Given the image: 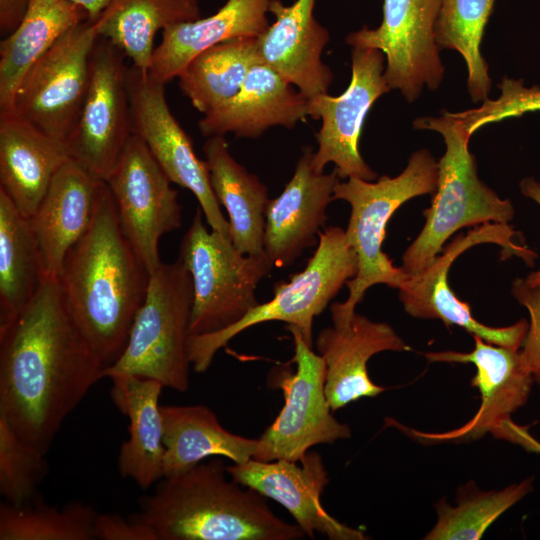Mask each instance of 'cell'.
Here are the masks:
<instances>
[{
    "label": "cell",
    "instance_id": "cell-1",
    "mask_svg": "<svg viewBox=\"0 0 540 540\" xmlns=\"http://www.w3.org/2000/svg\"><path fill=\"white\" fill-rule=\"evenodd\" d=\"M104 370L69 311L58 277L46 275L26 308L0 326V415L46 455Z\"/></svg>",
    "mask_w": 540,
    "mask_h": 540
},
{
    "label": "cell",
    "instance_id": "cell-2",
    "mask_svg": "<svg viewBox=\"0 0 540 540\" xmlns=\"http://www.w3.org/2000/svg\"><path fill=\"white\" fill-rule=\"evenodd\" d=\"M69 311L105 369L123 353L149 272L124 236L104 181L93 221L58 276Z\"/></svg>",
    "mask_w": 540,
    "mask_h": 540
},
{
    "label": "cell",
    "instance_id": "cell-3",
    "mask_svg": "<svg viewBox=\"0 0 540 540\" xmlns=\"http://www.w3.org/2000/svg\"><path fill=\"white\" fill-rule=\"evenodd\" d=\"M219 458L163 477L139 500L133 518L149 525L158 540H298L306 534L284 521L266 497L227 478Z\"/></svg>",
    "mask_w": 540,
    "mask_h": 540
},
{
    "label": "cell",
    "instance_id": "cell-4",
    "mask_svg": "<svg viewBox=\"0 0 540 540\" xmlns=\"http://www.w3.org/2000/svg\"><path fill=\"white\" fill-rule=\"evenodd\" d=\"M438 185V162L427 149L414 152L405 169L397 176H381L376 181L349 178L338 182L333 199L344 200L351 208L345 229L346 239L356 253L358 269L346 285L344 302L330 305L331 315L350 316L374 285L401 288L408 274L382 250L386 227L393 214L405 202L421 195H434Z\"/></svg>",
    "mask_w": 540,
    "mask_h": 540
},
{
    "label": "cell",
    "instance_id": "cell-5",
    "mask_svg": "<svg viewBox=\"0 0 540 540\" xmlns=\"http://www.w3.org/2000/svg\"><path fill=\"white\" fill-rule=\"evenodd\" d=\"M413 127L438 132L446 148L438 162L436 192L423 212L425 224L402 256L401 268L409 276L430 265L458 230L485 223L507 224L514 217L512 202L500 198L479 179L475 156L468 148L470 137L451 112L419 117Z\"/></svg>",
    "mask_w": 540,
    "mask_h": 540
},
{
    "label": "cell",
    "instance_id": "cell-6",
    "mask_svg": "<svg viewBox=\"0 0 540 540\" xmlns=\"http://www.w3.org/2000/svg\"><path fill=\"white\" fill-rule=\"evenodd\" d=\"M193 305L191 275L180 259L149 274L146 295L117 361L104 370L159 381L185 392L190 386L188 344Z\"/></svg>",
    "mask_w": 540,
    "mask_h": 540
},
{
    "label": "cell",
    "instance_id": "cell-7",
    "mask_svg": "<svg viewBox=\"0 0 540 540\" xmlns=\"http://www.w3.org/2000/svg\"><path fill=\"white\" fill-rule=\"evenodd\" d=\"M357 256L345 230L331 226L320 233L317 249L306 267L288 282L274 287L273 298L259 303L236 324L215 333L191 335L188 344L192 368L205 372L217 352L241 332L270 321H281L297 328L313 347V320L320 315L343 285L354 278Z\"/></svg>",
    "mask_w": 540,
    "mask_h": 540
},
{
    "label": "cell",
    "instance_id": "cell-8",
    "mask_svg": "<svg viewBox=\"0 0 540 540\" xmlns=\"http://www.w3.org/2000/svg\"><path fill=\"white\" fill-rule=\"evenodd\" d=\"M203 219L198 207L178 256L192 279L191 335L219 332L240 321L259 304L256 289L274 266L266 253H241L230 237L209 231Z\"/></svg>",
    "mask_w": 540,
    "mask_h": 540
},
{
    "label": "cell",
    "instance_id": "cell-9",
    "mask_svg": "<svg viewBox=\"0 0 540 540\" xmlns=\"http://www.w3.org/2000/svg\"><path fill=\"white\" fill-rule=\"evenodd\" d=\"M294 344L295 372L275 368L269 385L281 389L284 405L263 434L253 459L263 462L285 459L300 461L318 444H332L351 437L349 425L332 415L325 393L326 370L321 356L301 332L286 326Z\"/></svg>",
    "mask_w": 540,
    "mask_h": 540
},
{
    "label": "cell",
    "instance_id": "cell-10",
    "mask_svg": "<svg viewBox=\"0 0 540 540\" xmlns=\"http://www.w3.org/2000/svg\"><path fill=\"white\" fill-rule=\"evenodd\" d=\"M519 235L509 223H485L466 234L455 236L430 265L418 274L408 276L398 289L406 313L420 319H439L446 327L459 326L486 342L520 349L528 330L525 319L506 327L486 326L473 317L470 306L458 299L448 284L452 263L463 252L478 244H496L501 248L502 259L515 256L532 266L538 256L524 244L515 241Z\"/></svg>",
    "mask_w": 540,
    "mask_h": 540
},
{
    "label": "cell",
    "instance_id": "cell-11",
    "mask_svg": "<svg viewBox=\"0 0 540 540\" xmlns=\"http://www.w3.org/2000/svg\"><path fill=\"white\" fill-rule=\"evenodd\" d=\"M98 19L67 30L26 72L11 112L65 142L85 100Z\"/></svg>",
    "mask_w": 540,
    "mask_h": 540
},
{
    "label": "cell",
    "instance_id": "cell-12",
    "mask_svg": "<svg viewBox=\"0 0 540 540\" xmlns=\"http://www.w3.org/2000/svg\"><path fill=\"white\" fill-rule=\"evenodd\" d=\"M124 54L99 37L90 81L78 118L65 140L70 159L106 181L133 134L128 67Z\"/></svg>",
    "mask_w": 540,
    "mask_h": 540
},
{
    "label": "cell",
    "instance_id": "cell-13",
    "mask_svg": "<svg viewBox=\"0 0 540 540\" xmlns=\"http://www.w3.org/2000/svg\"><path fill=\"white\" fill-rule=\"evenodd\" d=\"M105 182L121 230L150 274L162 263L158 249L160 238L181 226L178 193L145 142L135 133Z\"/></svg>",
    "mask_w": 540,
    "mask_h": 540
},
{
    "label": "cell",
    "instance_id": "cell-14",
    "mask_svg": "<svg viewBox=\"0 0 540 540\" xmlns=\"http://www.w3.org/2000/svg\"><path fill=\"white\" fill-rule=\"evenodd\" d=\"M351 57V81L341 95L322 93L308 99L309 116L322 121L313 166L323 173L333 163L339 179L374 181L377 173L361 156L359 141L372 105L391 90L384 77L386 58L378 49L361 46L353 47Z\"/></svg>",
    "mask_w": 540,
    "mask_h": 540
},
{
    "label": "cell",
    "instance_id": "cell-15",
    "mask_svg": "<svg viewBox=\"0 0 540 540\" xmlns=\"http://www.w3.org/2000/svg\"><path fill=\"white\" fill-rule=\"evenodd\" d=\"M442 0H384L379 27H363L346 42L375 48L386 58L385 80L408 102L418 98L424 86L437 89L444 77L435 24Z\"/></svg>",
    "mask_w": 540,
    "mask_h": 540
},
{
    "label": "cell",
    "instance_id": "cell-16",
    "mask_svg": "<svg viewBox=\"0 0 540 540\" xmlns=\"http://www.w3.org/2000/svg\"><path fill=\"white\" fill-rule=\"evenodd\" d=\"M164 86L133 66L128 68L133 133L145 142L170 181L193 193L211 230L230 237L207 163L197 157L191 138L171 113Z\"/></svg>",
    "mask_w": 540,
    "mask_h": 540
},
{
    "label": "cell",
    "instance_id": "cell-17",
    "mask_svg": "<svg viewBox=\"0 0 540 540\" xmlns=\"http://www.w3.org/2000/svg\"><path fill=\"white\" fill-rule=\"evenodd\" d=\"M475 346L469 353L454 351L428 352L431 362L472 363L476 374L471 385L479 389L481 404L470 421L455 430L443 433L414 432L424 440L468 441L490 432L498 438L509 439L515 428L511 414L528 400L533 375L521 350L499 346L472 335Z\"/></svg>",
    "mask_w": 540,
    "mask_h": 540
},
{
    "label": "cell",
    "instance_id": "cell-18",
    "mask_svg": "<svg viewBox=\"0 0 540 540\" xmlns=\"http://www.w3.org/2000/svg\"><path fill=\"white\" fill-rule=\"evenodd\" d=\"M235 482L255 490L282 505L306 536L321 534L330 540H364L360 530L348 527L331 516L321 503L329 483L322 457L308 451L300 461L250 459L227 466Z\"/></svg>",
    "mask_w": 540,
    "mask_h": 540
},
{
    "label": "cell",
    "instance_id": "cell-19",
    "mask_svg": "<svg viewBox=\"0 0 540 540\" xmlns=\"http://www.w3.org/2000/svg\"><path fill=\"white\" fill-rule=\"evenodd\" d=\"M313 156L311 147L303 150L292 178L266 206L264 250L274 266L288 267L318 245L326 224V209L340 179L335 168L316 172Z\"/></svg>",
    "mask_w": 540,
    "mask_h": 540
},
{
    "label": "cell",
    "instance_id": "cell-20",
    "mask_svg": "<svg viewBox=\"0 0 540 540\" xmlns=\"http://www.w3.org/2000/svg\"><path fill=\"white\" fill-rule=\"evenodd\" d=\"M332 325L323 328L315 341L325 364V393L332 411L364 397H375L385 388L369 377L367 363L384 351H408L410 347L387 323L375 322L354 312L331 315Z\"/></svg>",
    "mask_w": 540,
    "mask_h": 540
},
{
    "label": "cell",
    "instance_id": "cell-21",
    "mask_svg": "<svg viewBox=\"0 0 540 540\" xmlns=\"http://www.w3.org/2000/svg\"><path fill=\"white\" fill-rule=\"evenodd\" d=\"M315 0H296L286 6L270 0L275 21L257 37L260 61L280 74L307 99L326 93L333 74L321 60L330 36L315 19Z\"/></svg>",
    "mask_w": 540,
    "mask_h": 540
},
{
    "label": "cell",
    "instance_id": "cell-22",
    "mask_svg": "<svg viewBox=\"0 0 540 540\" xmlns=\"http://www.w3.org/2000/svg\"><path fill=\"white\" fill-rule=\"evenodd\" d=\"M103 183L69 159L29 218L48 276H59L66 254L89 229Z\"/></svg>",
    "mask_w": 540,
    "mask_h": 540
},
{
    "label": "cell",
    "instance_id": "cell-23",
    "mask_svg": "<svg viewBox=\"0 0 540 540\" xmlns=\"http://www.w3.org/2000/svg\"><path fill=\"white\" fill-rule=\"evenodd\" d=\"M309 116V100L269 66L254 65L237 95L219 109L203 115V136L257 138L273 126L294 127Z\"/></svg>",
    "mask_w": 540,
    "mask_h": 540
},
{
    "label": "cell",
    "instance_id": "cell-24",
    "mask_svg": "<svg viewBox=\"0 0 540 540\" xmlns=\"http://www.w3.org/2000/svg\"><path fill=\"white\" fill-rule=\"evenodd\" d=\"M70 159L66 145L12 112L0 114V189L31 218Z\"/></svg>",
    "mask_w": 540,
    "mask_h": 540
},
{
    "label": "cell",
    "instance_id": "cell-25",
    "mask_svg": "<svg viewBox=\"0 0 540 540\" xmlns=\"http://www.w3.org/2000/svg\"><path fill=\"white\" fill-rule=\"evenodd\" d=\"M270 0H227L204 19L172 24L162 31L148 76L166 84L205 50L236 38H257L269 27Z\"/></svg>",
    "mask_w": 540,
    "mask_h": 540
},
{
    "label": "cell",
    "instance_id": "cell-26",
    "mask_svg": "<svg viewBox=\"0 0 540 540\" xmlns=\"http://www.w3.org/2000/svg\"><path fill=\"white\" fill-rule=\"evenodd\" d=\"M110 395L129 420L128 439L122 443L118 470L146 490L163 477V422L159 397L164 386L156 380L111 373Z\"/></svg>",
    "mask_w": 540,
    "mask_h": 540
},
{
    "label": "cell",
    "instance_id": "cell-27",
    "mask_svg": "<svg viewBox=\"0 0 540 540\" xmlns=\"http://www.w3.org/2000/svg\"><path fill=\"white\" fill-rule=\"evenodd\" d=\"M160 409L164 477L182 473L211 456L243 463L253 459L258 451V439L226 430L205 405H165Z\"/></svg>",
    "mask_w": 540,
    "mask_h": 540
},
{
    "label": "cell",
    "instance_id": "cell-28",
    "mask_svg": "<svg viewBox=\"0 0 540 540\" xmlns=\"http://www.w3.org/2000/svg\"><path fill=\"white\" fill-rule=\"evenodd\" d=\"M213 192L228 214L230 238L243 254L264 250L268 189L231 155L224 136H211L203 145Z\"/></svg>",
    "mask_w": 540,
    "mask_h": 540
},
{
    "label": "cell",
    "instance_id": "cell-29",
    "mask_svg": "<svg viewBox=\"0 0 540 540\" xmlns=\"http://www.w3.org/2000/svg\"><path fill=\"white\" fill-rule=\"evenodd\" d=\"M88 18L69 0H31L15 30L0 43V114L11 112L30 67L71 27Z\"/></svg>",
    "mask_w": 540,
    "mask_h": 540
},
{
    "label": "cell",
    "instance_id": "cell-30",
    "mask_svg": "<svg viewBox=\"0 0 540 540\" xmlns=\"http://www.w3.org/2000/svg\"><path fill=\"white\" fill-rule=\"evenodd\" d=\"M199 18L198 0H112L98 18L99 37L111 42L134 68L148 75L156 33Z\"/></svg>",
    "mask_w": 540,
    "mask_h": 540
},
{
    "label": "cell",
    "instance_id": "cell-31",
    "mask_svg": "<svg viewBox=\"0 0 540 540\" xmlns=\"http://www.w3.org/2000/svg\"><path fill=\"white\" fill-rule=\"evenodd\" d=\"M46 275L29 219L0 189V326L26 308Z\"/></svg>",
    "mask_w": 540,
    "mask_h": 540
},
{
    "label": "cell",
    "instance_id": "cell-32",
    "mask_svg": "<svg viewBox=\"0 0 540 540\" xmlns=\"http://www.w3.org/2000/svg\"><path fill=\"white\" fill-rule=\"evenodd\" d=\"M257 38L243 37L215 45L193 58L179 73L178 85L203 115L240 91L250 69L260 61Z\"/></svg>",
    "mask_w": 540,
    "mask_h": 540
},
{
    "label": "cell",
    "instance_id": "cell-33",
    "mask_svg": "<svg viewBox=\"0 0 540 540\" xmlns=\"http://www.w3.org/2000/svg\"><path fill=\"white\" fill-rule=\"evenodd\" d=\"M496 0H442L435 24L438 48L461 54L468 70L467 88L474 103L488 98L492 81L480 50Z\"/></svg>",
    "mask_w": 540,
    "mask_h": 540
},
{
    "label": "cell",
    "instance_id": "cell-34",
    "mask_svg": "<svg viewBox=\"0 0 540 540\" xmlns=\"http://www.w3.org/2000/svg\"><path fill=\"white\" fill-rule=\"evenodd\" d=\"M97 512L91 505L69 502L52 507L34 498L15 507L0 505V540H91L95 539Z\"/></svg>",
    "mask_w": 540,
    "mask_h": 540
},
{
    "label": "cell",
    "instance_id": "cell-35",
    "mask_svg": "<svg viewBox=\"0 0 540 540\" xmlns=\"http://www.w3.org/2000/svg\"><path fill=\"white\" fill-rule=\"evenodd\" d=\"M532 490V480L500 491L482 492L475 488L462 493L458 505L436 504L438 520L426 540H478L508 508Z\"/></svg>",
    "mask_w": 540,
    "mask_h": 540
},
{
    "label": "cell",
    "instance_id": "cell-36",
    "mask_svg": "<svg viewBox=\"0 0 540 540\" xmlns=\"http://www.w3.org/2000/svg\"><path fill=\"white\" fill-rule=\"evenodd\" d=\"M45 456L0 415V493L6 503L20 507L36 498L47 472Z\"/></svg>",
    "mask_w": 540,
    "mask_h": 540
},
{
    "label": "cell",
    "instance_id": "cell-37",
    "mask_svg": "<svg viewBox=\"0 0 540 540\" xmlns=\"http://www.w3.org/2000/svg\"><path fill=\"white\" fill-rule=\"evenodd\" d=\"M497 86L501 91L497 99L487 98L478 108L451 113L470 138L487 124L540 111V86L526 87L522 79L507 76Z\"/></svg>",
    "mask_w": 540,
    "mask_h": 540
},
{
    "label": "cell",
    "instance_id": "cell-38",
    "mask_svg": "<svg viewBox=\"0 0 540 540\" xmlns=\"http://www.w3.org/2000/svg\"><path fill=\"white\" fill-rule=\"evenodd\" d=\"M511 293L529 313L528 330L520 350L534 381L540 386V286H530L524 279L517 278L512 283Z\"/></svg>",
    "mask_w": 540,
    "mask_h": 540
},
{
    "label": "cell",
    "instance_id": "cell-39",
    "mask_svg": "<svg viewBox=\"0 0 540 540\" xmlns=\"http://www.w3.org/2000/svg\"><path fill=\"white\" fill-rule=\"evenodd\" d=\"M95 539L100 540H158L155 531L147 524L133 518L124 519L118 514L97 513L94 520Z\"/></svg>",
    "mask_w": 540,
    "mask_h": 540
},
{
    "label": "cell",
    "instance_id": "cell-40",
    "mask_svg": "<svg viewBox=\"0 0 540 540\" xmlns=\"http://www.w3.org/2000/svg\"><path fill=\"white\" fill-rule=\"evenodd\" d=\"M31 0H0V31L9 35L22 21Z\"/></svg>",
    "mask_w": 540,
    "mask_h": 540
},
{
    "label": "cell",
    "instance_id": "cell-41",
    "mask_svg": "<svg viewBox=\"0 0 540 540\" xmlns=\"http://www.w3.org/2000/svg\"><path fill=\"white\" fill-rule=\"evenodd\" d=\"M521 193L540 206V182L534 177H526L519 183ZM530 286H540V269L530 273L525 279Z\"/></svg>",
    "mask_w": 540,
    "mask_h": 540
},
{
    "label": "cell",
    "instance_id": "cell-42",
    "mask_svg": "<svg viewBox=\"0 0 540 540\" xmlns=\"http://www.w3.org/2000/svg\"><path fill=\"white\" fill-rule=\"evenodd\" d=\"M85 10L88 18L98 19L112 0H69Z\"/></svg>",
    "mask_w": 540,
    "mask_h": 540
},
{
    "label": "cell",
    "instance_id": "cell-43",
    "mask_svg": "<svg viewBox=\"0 0 540 540\" xmlns=\"http://www.w3.org/2000/svg\"><path fill=\"white\" fill-rule=\"evenodd\" d=\"M533 451H537L540 453V444L538 442L535 443Z\"/></svg>",
    "mask_w": 540,
    "mask_h": 540
}]
</instances>
